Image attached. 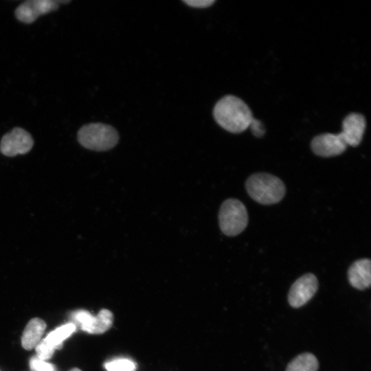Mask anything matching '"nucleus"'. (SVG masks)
I'll list each match as a JSON object with an SVG mask.
<instances>
[{
    "instance_id": "obj_1",
    "label": "nucleus",
    "mask_w": 371,
    "mask_h": 371,
    "mask_svg": "<svg viewBox=\"0 0 371 371\" xmlns=\"http://www.w3.org/2000/svg\"><path fill=\"white\" fill-rule=\"evenodd\" d=\"M214 117L225 130L239 133L249 127L254 119L252 112L240 98L227 95L220 99L213 110Z\"/></svg>"
},
{
    "instance_id": "obj_2",
    "label": "nucleus",
    "mask_w": 371,
    "mask_h": 371,
    "mask_svg": "<svg viewBox=\"0 0 371 371\" xmlns=\"http://www.w3.org/2000/svg\"><path fill=\"white\" fill-rule=\"evenodd\" d=\"M245 188L254 201L263 205L278 203L286 192L284 184L280 179L265 172L251 175L246 181Z\"/></svg>"
},
{
    "instance_id": "obj_3",
    "label": "nucleus",
    "mask_w": 371,
    "mask_h": 371,
    "mask_svg": "<svg viewBox=\"0 0 371 371\" xmlns=\"http://www.w3.org/2000/svg\"><path fill=\"white\" fill-rule=\"evenodd\" d=\"M78 143L85 148L95 151H106L113 148L119 140L117 131L102 123L83 125L78 131Z\"/></svg>"
},
{
    "instance_id": "obj_4",
    "label": "nucleus",
    "mask_w": 371,
    "mask_h": 371,
    "mask_svg": "<svg viewBox=\"0 0 371 371\" xmlns=\"http://www.w3.org/2000/svg\"><path fill=\"white\" fill-rule=\"evenodd\" d=\"M218 222L224 234L229 236L239 234L248 223V213L245 206L238 199L225 200L218 212Z\"/></svg>"
},
{
    "instance_id": "obj_5",
    "label": "nucleus",
    "mask_w": 371,
    "mask_h": 371,
    "mask_svg": "<svg viewBox=\"0 0 371 371\" xmlns=\"http://www.w3.org/2000/svg\"><path fill=\"white\" fill-rule=\"evenodd\" d=\"M31 134L21 127L6 133L0 141V152L6 157H15L30 152L34 146Z\"/></svg>"
},
{
    "instance_id": "obj_6",
    "label": "nucleus",
    "mask_w": 371,
    "mask_h": 371,
    "mask_svg": "<svg viewBox=\"0 0 371 371\" xmlns=\"http://www.w3.org/2000/svg\"><path fill=\"white\" fill-rule=\"evenodd\" d=\"M318 280L313 273H306L291 285L288 293V302L291 306L300 308L306 304L316 293Z\"/></svg>"
},
{
    "instance_id": "obj_7",
    "label": "nucleus",
    "mask_w": 371,
    "mask_h": 371,
    "mask_svg": "<svg viewBox=\"0 0 371 371\" xmlns=\"http://www.w3.org/2000/svg\"><path fill=\"white\" fill-rule=\"evenodd\" d=\"M59 8L56 0H27L21 3L14 10V16L19 21L30 24L40 16Z\"/></svg>"
},
{
    "instance_id": "obj_8",
    "label": "nucleus",
    "mask_w": 371,
    "mask_h": 371,
    "mask_svg": "<svg viewBox=\"0 0 371 371\" xmlns=\"http://www.w3.org/2000/svg\"><path fill=\"white\" fill-rule=\"evenodd\" d=\"M347 144L341 133H322L315 137L311 143L313 152L320 157H329L343 153Z\"/></svg>"
},
{
    "instance_id": "obj_9",
    "label": "nucleus",
    "mask_w": 371,
    "mask_h": 371,
    "mask_svg": "<svg viewBox=\"0 0 371 371\" xmlns=\"http://www.w3.org/2000/svg\"><path fill=\"white\" fill-rule=\"evenodd\" d=\"M366 126L365 117L360 113H352L343 120L340 133L348 146L355 147L361 143Z\"/></svg>"
},
{
    "instance_id": "obj_10",
    "label": "nucleus",
    "mask_w": 371,
    "mask_h": 371,
    "mask_svg": "<svg viewBox=\"0 0 371 371\" xmlns=\"http://www.w3.org/2000/svg\"><path fill=\"white\" fill-rule=\"evenodd\" d=\"M371 262L368 258H363L354 262L348 270L350 284L358 289L365 290L371 284Z\"/></svg>"
},
{
    "instance_id": "obj_11",
    "label": "nucleus",
    "mask_w": 371,
    "mask_h": 371,
    "mask_svg": "<svg viewBox=\"0 0 371 371\" xmlns=\"http://www.w3.org/2000/svg\"><path fill=\"white\" fill-rule=\"evenodd\" d=\"M45 328L46 323L42 319L35 317L30 319L22 334L23 348L27 350L34 348L41 340Z\"/></svg>"
},
{
    "instance_id": "obj_12",
    "label": "nucleus",
    "mask_w": 371,
    "mask_h": 371,
    "mask_svg": "<svg viewBox=\"0 0 371 371\" xmlns=\"http://www.w3.org/2000/svg\"><path fill=\"white\" fill-rule=\"evenodd\" d=\"M319 362L316 357L310 352L302 353L293 359L285 371H317Z\"/></svg>"
},
{
    "instance_id": "obj_13",
    "label": "nucleus",
    "mask_w": 371,
    "mask_h": 371,
    "mask_svg": "<svg viewBox=\"0 0 371 371\" xmlns=\"http://www.w3.org/2000/svg\"><path fill=\"white\" fill-rule=\"evenodd\" d=\"M75 330L76 326L74 324H66L49 333L43 340L55 350L60 349L63 346V341Z\"/></svg>"
},
{
    "instance_id": "obj_14",
    "label": "nucleus",
    "mask_w": 371,
    "mask_h": 371,
    "mask_svg": "<svg viewBox=\"0 0 371 371\" xmlns=\"http://www.w3.org/2000/svg\"><path fill=\"white\" fill-rule=\"evenodd\" d=\"M95 317L96 321L91 334H102L111 327L113 316L109 310L102 309Z\"/></svg>"
},
{
    "instance_id": "obj_15",
    "label": "nucleus",
    "mask_w": 371,
    "mask_h": 371,
    "mask_svg": "<svg viewBox=\"0 0 371 371\" xmlns=\"http://www.w3.org/2000/svg\"><path fill=\"white\" fill-rule=\"evenodd\" d=\"M73 318L80 326L82 330L91 334L96 317L87 311L80 310L73 313Z\"/></svg>"
},
{
    "instance_id": "obj_16",
    "label": "nucleus",
    "mask_w": 371,
    "mask_h": 371,
    "mask_svg": "<svg viewBox=\"0 0 371 371\" xmlns=\"http://www.w3.org/2000/svg\"><path fill=\"white\" fill-rule=\"evenodd\" d=\"M104 367L107 371H135V363L128 359H117L106 362Z\"/></svg>"
},
{
    "instance_id": "obj_17",
    "label": "nucleus",
    "mask_w": 371,
    "mask_h": 371,
    "mask_svg": "<svg viewBox=\"0 0 371 371\" xmlns=\"http://www.w3.org/2000/svg\"><path fill=\"white\" fill-rule=\"evenodd\" d=\"M35 348L36 357L43 361L50 359L55 350L54 348L48 345L43 339L40 341Z\"/></svg>"
},
{
    "instance_id": "obj_18",
    "label": "nucleus",
    "mask_w": 371,
    "mask_h": 371,
    "mask_svg": "<svg viewBox=\"0 0 371 371\" xmlns=\"http://www.w3.org/2000/svg\"><path fill=\"white\" fill-rule=\"evenodd\" d=\"M30 366L32 371H56L52 364L38 359L36 356L31 359Z\"/></svg>"
},
{
    "instance_id": "obj_19",
    "label": "nucleus",
    "mask_w": 371,
    "mask_h": 371,
    "mask_svg": "<svg viewBox=\"0 0 371 371\" xmlns=\"http://www.w3.org/2000/svg\"><path fill=\"white\" fill-rule=\"evenodd\" d=\"M249 127L251 130V132L256 137H260L263 136L265 133V130L262 123L257 119H253L249 125Z\"/></svg>"
},
{
    "instance_id": "obj_20",
    "label": "nucleus",
    "mask_w": 371,
    "mask_h": 371,
    "mask_svg": "<svg viewBox=\"0 0 371 371\" xmlns=\"http://www.w3.org/2000/svg\"><path fill=\"white\" fill-rule=\"evenodd\" d=\"M183 1L188 5L196 8L210 7L215 2L214 0H185Z\"/></svg>"
},
{
    "instance_id": "obj_21",
    "label": "nucleus",
    "mask_w": 371,
    "mask_h": 371,
    "mask_svg": "<svg viewBox=\"0 0 371 371\" xmlns=\"http://www.w3.org/2000/svg\"><path fill=\"white\" fill-rule=\"evenodd\" d=\"M56 1L59 4V3H65V4H67V3H70L71 1V0H56Z\"/></svg>"
},
{
    "instance_id": "obj_22",
    "label": "nucleus",
    "mask_w": 371,
    "mask_h": 371,
    "mask_svg": "<svg viewBox=\"0 0 371 371\" xmlns=\"http://www.w3.org/2000/svg\"><path fill=\"white\" fill-rule=\"evenodd\" d=\"M69 371H81V370L80 369H78V368H75L71 369Z\"/></svg>"
}]
</instances>
